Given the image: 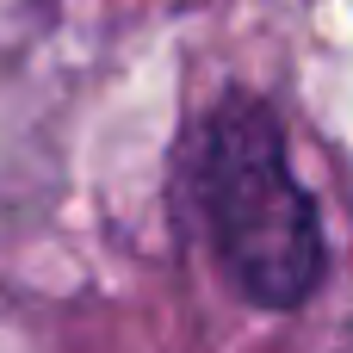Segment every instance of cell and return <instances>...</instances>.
Masks as SVG:
<instances>
[{"label":"cell","instance_id":"6da1fadb","mask_svg":"<svg viewBox=\"0 0 353 353\" xmlns=\"http://www.w3.org/2000/svg\"><path fill=\"white\" fill-rule=\"evenodd\" d=\"M192 186L199 211L211 230V248L230 273V285L261 304V310H298L323 273H329V242L316 199L292 174L285 155V124L267 99L230 93L192 155Z\"/></svg>","mask_w":353,"mask_h":353}]
</instances>
